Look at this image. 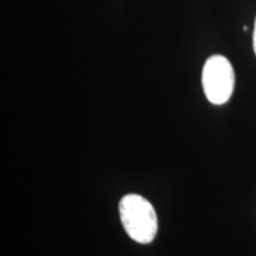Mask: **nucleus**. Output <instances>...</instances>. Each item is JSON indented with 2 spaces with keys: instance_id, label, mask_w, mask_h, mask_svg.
I'll return each mask as SVG.
<instances>
[{
  "instance_id": "nucleus-2",
  "label": "nucleus",
  "mask_w": 256,
  "mask_h": 256,
  "mask_svg": "<svg viewBox=\"0 0 256 256\" xmlns=\"http://www.w3.org/2000/svg\"><path fill=\"white\" fill-rule=\"evenodd\" d=\"M202 84L209 102L217 106L226 104L235 87V72L229 60L220 55L209 57L202 72Z\"/></svg>"
},
{
  "instance_id": "nucleus-1",
  "label": "nucleus",
  "mask_w": 256,
  "mask_h": 256,
  "mask_svg": "<svg viewBox=\"0 0 256 256\" xmlns=\"http://www.w3.org/2000/svg\"><path fill=\"white\" fill-rule=\"evenodd\" d=\"M121 223L133 241L151 243L158 232V217L154 208L146 198L136 194H126L119 204Z\"/></svg>"
},
{
  "instance_id": "nucleus-3",
  "label": "nucleus",
  "mask_w": 256,
  "mask_h": 256,
  "mask_svg": "<svg viewBox=\"0 0 256 256\" xmlns=\"http://www.w3.org/2000/svg\"><path fill=\"white\" fill-rule=\"evenodd\" d=\"M252 46H254V52L256 55V19H255V26H254V34H252Z\"/></svg>"
}]
</instances>
